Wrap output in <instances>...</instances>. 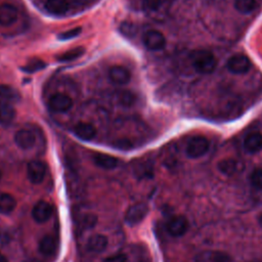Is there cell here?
Returning <instances> with one entry per match:
<instances>
[{
  "instance_id": "ba28073f",
  "label": "cell",
  "mask_w": 262,
  "mask_h": 262,
  "mask_svg": "<svg viewBox=\"0 0 262 262\" xmlns=\"http://www.w3.org/2000/svg\"><path fill=\"white\" fill-rule=\"evenodd\" d=\"M229 254L222 251H203L194 257V262H231Z\"/></svg>"
},
{
  "instance_id": "277c9868",
  "label": "cell",
  "mask_w": 262,
  "mask_h": 262,
  "mask_svg": "<svg viewBox=\"0 0 262 262\" xmlns=\"http://www.w3.org/2000/svg\"><path fill=\"white\" fill-rule=\"evenodd\" d=\"M148 207L143 203H138L130 206L125 213V222L128 225H136L140 223L147 215Z\"/></svg>"
},
{
  "instance_id": "44dd1931",
  "label": "cell",
  "mask_w": 262,
  "mask_h": 262,
  "mask_svg": "<svg viewBox=\"0 0 262 262\" xmlns=\"http://www.w3.org/2000/svg\"><path fill=\"white\" fill-rule=\"evenodd\" d=\"M15 117V111L13 106L7 101L0 102V123L2 125H9Z\"/></svg>"
},
{
  "instance_id": "cb8c5ba5",
  "label": "cell",
  "mask_w": 262,
  "mask_h": 262,
  "mask_svg": "<svg viewBox=\"0 0 262 262\" xmlns=\"http://www.w3.org/2000/svg\"><path fill=\"white\" fill-rule=\"evenodd\" d=\"M84 48L83 47H77L73 48L69 51H66L64 53L56 56V59L60 62H67V61H72L78 57H80L84 53Z\"/></svg>"
},
{
  "instance_id": "836d02e7",
  "label": "cell",
  "mask_w": 262,
  "mask_h": 262,
  "mask_svg": "<svg viewBox=\"0 0 262 262\" xmlns=\"http://www.w3.org/2000/svg\"><path fill=\"white\" fill-rule=\"evenodd\" d=\"M9 242V236L3 232H0V247L5 246Z\"/></svg>"
},
{
  "instance_id": "603a6c76",
  "label": "cell",
  "mask_w": 262,
  "mask_h": 262,
  "mask_svg": "<svg viewBox=\"0 0 262 262\" xmlns=\"http://www.w3.org/2000/svg\"><path fill=\"white\" fill-rule=\"evenodd\" d=\"M0 98L4 101H16L19 99V95L13 87L0 84Z\"/></svg>"
},
{
  "instance_id": "ac0fdd59",
  "label": "cell",
  "mask_w": 262,
  "mask_h": 262,
  "mask_svg": "<svg viewBox=\"0 0 262 262\" xmlns=\"http://www.w3.org/2000/svg\"><path fill=\"white\" fill-rule=\"evenodd\" d=\"M92 160H93V163L97 167L102 168V169H106V170L114 169L118 166V159L113 157V156L106 155V154L97 152V154L93 155Z\"/></svg>"
},
{
  "instance_id": "7402d4cb",
  "label": "cell",
  "mask_w": 262,
  "mask_h": 262,
  "mask_svg": "<svg viewBox=\"0 0 262 262\" xmlns=\"http://www.w3.org/2000/svg\"><path fill=\"white\" fill-rule=\"evenodd\" d=\"M16 207V201L14 196L10 193L0 194V213L3 215H8L14 211Z\"/></svg>"
},
{
  "instance_id": "30bf717a",
  "label": "cell",
  "mask_w": 262,
  "mask_h": 262,
  "mask_svg": "<svg viewBox=\"0 0 262 262\" xmlns=\"http://www.w3.org/2000/svg\"><path fill=\"white\" fill-rule=\"evenodd\" d=\"M52 215V207L45 201H39L32 210L33 219L38 223L46 222Z\"/></svg>"
},
{
  "instance_id": "52a82bcc",
  "label": "cell",
  "mask_w": 262,
  "mask_h": 262,
  "mask_svg": "<svg viewBox=\"0 0 262 262\" xmlns=\"http://www.w3.org/2000/svg\"><path fill=\"white\" fill-rule=\"evenodd\" d=\"M143 43L147 49L159 51L166 46V38L161 32L150 30L143 35Z\"/></svg>"
},
{
  "instance_id": "7c38bea8",
  "label": "cell",
  "mask_w": 262,
  "mask_h": 262,
  "mask_svg": "<svg viewBox=\"0 0 262 262\" xmlns=\"http://www.w3.org/2000/svg\"><path fill=\"white\" fill-rule=\"evenodd\" d=\"M244 148L249 154H256L262 149V133L250 132L244 139Z\"/></svg>"
},
{
  "instance_id": "484cf974",
  "label": "cell",
  "mask_w": 262,
  "mask_h": 262,
  "mask_svg": "<svg viewBox=\"0 0 262 262\" xmlns=\"http://www.w3.org/2000/svg\"><path fill=\"white\" fill-rule=\"evenodd\" d=\"M250 183L255 189L262 190V168H257L251 173Z\"/></svg>"
},
{
  "instance_id": "8fae6325",
  "label": "cell",
  "mask_w": 262,
  "mask_h": 262,
  "mask_svg": "<svg viewBox=\"0 0 262 262\" xmlns=\"http://www.w3.org/2000/svg\"><path fill=\"white\" fill-rule=\"evenodd\" d=\"M108 77L117 85H125L131 79L130 71L122 66H114L108 71Z\"/></svg>"
},
{
  "instance_id": "5b68a950",
  "label": "cell",
  "mask_w": 262,
  "mask_h": 262,
  "mask_svg": "<svg viewBox=\"0 0 262 262\" xmlns=\"http://www.w3.org/2000/svg\"><path fill=\"white\" fill-rule=\"evenodd\" d=\"M27 175L33 184L41 183L46 175V165L39 160L31 161L27 166Z\"/></svg>"
},
{
  "instance_id": "2e32d148",
  "label": "cell",
  "mask_w": 262,
  "mask_h": 262,
  "mask_svg": "<svg viewBox=\"0 0 262 262\" xmlns=\"http://www.w3.org/2000/svg\"><path fill=\"white\" fill-rule=\"evenodd\" d=\"M107 244H108V241L105 235L96 233V234L91 235L88 238V241L86 243V248L89 252L101 253L106 249Z\"/></svg>"
},
{
  "instance_id": "3957f363",
  "label": "cell",
  "mask_w": 262,
  "mask_h": 262,
  "mask_svg": "<svg viewBox=\"0 0 262 262\" xmlns=\"http://www.w3.org/2000/svg\"><path fill=\"white\" fill-rule=\"evenodd\" d=\"M252 67L251 60L248 56L244 54H234L230 56L226 61L227 70L235 75L246 74L250 71Z\"/></svg>"
},
{
  "instance_id": "d590c367",
  "label": "cell",
  "mask_w": 262,
  "mask_h": 262,
  "mask_svg": "<svg viewBox=\"0 0 262 262\" xmlns=\"http://www.w3.org/2000/svg\"><path fill=\"white\" fill-rule=\"evenodd\" d=\"M0 179H1V172H0Z\"/></svg>"
},
{
  "instance_id": "e0dca14e",
  "label": "cell",
  "mask_w": 262,
  "mask_h": 262,
  "mask_svg": "<svg viewBox=\"0 0 262 262\" xmlns=\"http://www.w3.org/2000/svg\"><path fill=\"white\" fill-rule=\"evenodd\" d=\"M57 239L53 235H45L39 242V252L44 256H52L57 250Z\"/></svg>"
},
{
  "instance_id": "f1b7e54d",
  "label": "cell",
  "mask_w": 262,
  "mask_h": 262,
  "mask_svg": "<svg viewBox=\"0 0 262 262\" xmlns=\"http://www.w3.org/2000/svg\"><path fill=\"white\" fill-rule=\"evenodd\" d=\"M96 222H97V217L94 214H87L82 217L80 223L84 229H90L96 225Z\"/></svg>"
},
{
  "instance_id": "83f0119b",
  "label": "cell",
  "mask_w": 262,
  "mask_h": 262,
  "mask_svg": "<svg viewBox=\"0 0 262 262\" xmlns=\"http://www.w3.org/2000/svg\"><path fill=\"white\" fill-rule=\"evenodd\" d=\"M45 66H46V63L43 60H41V59H34V60H30L26 66H24L21 68V70L25 71V72H28V73H34V72L40 71Z\"/></svg>"
},
{
  "instance_id": "d6986e66",
  "label": "cell",
  "mask_w": 262,
  "mask_h": 262,
  "mask_svg": "<svg viewBox=\"0 0 262 262\" xmlns=\"http://www.w3.org/2000/svg\"><path fill=\"white\" fill-rule=\"evenodd\" d=\"M68 0H46L45 9L52 14H63L69 10Z\"/></svg>"
},
{
  "instance_id": "e575fe53",
  "label": "cell",
  "mask_w": 262,
  "mask_h": 262,
  "mask_svg": "<svg viewBox=\"0 0 262 262\" xmlns=\"http://www.w3.org/2000/svg\"><path fill=\"white\" fill-rule=\"evenodd\" d=\"M0 262H7L6 257L4 255H2L1 253H0Z\"/></svg>"
},
{
  "instance_id": "ffe728a7",
  "label": "cell",
  "mask_w": 262,
  "mask_h": 262,
  "mask_svg": "<svg viewBox=\"0 0 262 262\" xmlns=\"http://www.w3.org/2000/svg\"><path fill=\"white\" fill-rule=\"evenodd\" d=\"M217 168L222 174L231 176L238 172L239 163L234 159H223V160L219 161Z\"/></svg>"
},
{
  "instance_id": "9a60e30c",
  "label": "cell",
  "mask_w": 262,
  "mask_h": 262,
  "mask_svg": "<svg viewBox=\"0 0 262 262\" xmlns=\"http://www.w3.org/2000/svg\"><path fill=\"white\" fill-rule=\"evenodd\" d=\"M17 9L15 6L4 3L0 5V25L1 26H10L12 25L17 18Z\"/></svg>"
},
{
  "instance_id": "4316f807",
  "label": "cell",
  "mask_w": 262,
  "mask_h": 262,
  "mask_svg": "<svg viewBox=\"0 0 262 262\" xmlns=\"http://www.w3.org/2000/svg\"><path fill=\"white\" fill-rule=\"evenodd\" d=\"M117 98H118L119 103H121L125 106H130L131 104H133V102L135 100L133 93H131L130 91H126V90L118 92Z\"/></svg>"
},
{
  "instance_id": "4fadbf2b",
  "label": "cell",
  "mask_w": 262,
  "mask_h": 262,
  "mask_svg": "<svg viewBox=\"0 0 262 262\" xmlns=\"http://www.w3.org/2000/svg\"><path fill=\"white\" fill-rule=\"evenodd\" d=\"M14 142L21 149H30L35 145L36 138L31 131L27 129H21L15 132Z\"/></svg>"
},
{
  "instance_id": "9c48e42d",
  "label": "cell",
  "mask_w": 262,
  "mask_h": 262,
  "mask_svg": "<svg viewBox=\"0 0 262 262\" xmlns=\"http://www.w3.org/2000/svg\"><path fill=\"white\" fill-rule=\"evenodd\" d=\"M48 105L53 112L62 113L69 111L73 106V100L70 96L63 93H56L50 97Z\"/></svg>"
},
{
  "instance_id": "5bb4252c",
  "label": "cell",
  "mask_w": 262,
  "mask_h": 262,
  "mask_svg": "<svg viewBox=\"0 0 262 262\" xmlns=\"http://www.w3.org/2000/svg\"><path fill=\"white\" fill-rule=\"evenodd\" d=\"M73 132L78 138L85 141L93 139L96 135L95 127L87 122H80L76 124L73 128Z\"/></svg>"
},
{
  "instance_id": "8992f818",
  "label": "cell",
  "mask_w": 262,
  "mask_h": 262,
  "mask_svg": "<svg viewBox=\"0 0 262 262\" xmlns=\"http://www.w3.org/2000/svg\"><path fill=\"white\" fill-rule=\"evenodd\" d=\"M166 229L168 233L174 237L182 236L188 229V221L184 216H173L168 220Z\"/></svg>"
},
{
  "instance_id": "1f68e13d",
  "label": "cell",
  "mask_w": 262,
  "mask_h": 262,
  "mask_svg": "<svg viewBox=\"0 0 262 262\" xmlns=\"http://www.w3.org/2000/svg\"><path fill=\"white\" fill-rule=\"evenodd\" d=\"M102 262H127V257L124 254H116L103 259Z\"/></svg>"
},
{
  "instance_id": "d4e9b609",
  "label": "cell",
  "mask_w": 262,
  "mask_h": 262,
  "mask_svg": "<svg viewBox=\"0 0 262 262\" xmlns=\"http://www.w3.org/2000/svg\"><path fill=\"white\" fill-rule=\"evenodd\" d=\"M256 0H234V8L241 13H250L256 7Z\"/></svg>"
},
{
  "instance_id": "6da1fadb",
  "label": "cell",
  "mask_w": 262,
  "mask_h": 262,
  "mask_svg": "<svg viewBox=\"0 0 262 262\" xmlns=\"http://www.w3.org/2000/svg\"><path fill=\"white\" fill-rule=\"evenodd\" d=\"M189 59L193 70L199 74H211L217 67V59L215 55L206 49L193 50L189 55Z\"/></svg>"
},
{
  "instance_id": "7a4b0ae2",
  "label": "cell",
  "mask_w": 262,
  "mask_h": 262,
  "mask_svg": "<svg viewBox=\"0 0 262 262\" xmlns=\"http://www.w3.org/2000/svg\"><path fill=\"white\" fill-rule=\"evenodd\" d=\"M209 140L205 136H192L186 143L185 154L190 159H198L206 155L209 150Z\"/></svg>"
},
{
  "instance_id": "4dcf8cb0",
  "label": "cell",
  "mask_w": 262,
  "mask_h": 262,
  "mask_svg": "<svg viewBox=\"0 0 262 262\" xmlns=\"http://www.w3.org/2000/svg\"><path fill=\"white\" fill-rule=\"evenodd\" d=\"M82 29L80 27L78 28H74V29H71V30H68L66 32H62L58 35V39L60 40H69V39H72V38H75L77 37L80 33H81Z\"/></svg>"
},
{
  "instance_id": "f546056e",
  "label": "cell",
  "mask_w": 262,
  "mask_h": 262,
  "mask_svg": "<svg viewBox=\"0 0 262 262\" xmlns=\"http://www.w3.org/2000/svg\"><path fill=\"white\" fill-rule=\"evenodd\" d=\"M164 0H144V8L149 12L158 11L163 7Z\"/></svg>"
},
{
  "instance_id": "d6a6232c",
  "label": "cell",
  "mask_w": 262,
  "mask_h": 262,
  "mask_svg": "<svg viewBox=\"0 0 262 262\" xmlns=\"http://www.w3.org/2000/svg\"><path fill=\"white\" fill-rule=\"evenodd\" d=\"M115 146L120 149H130L132 147V143L128 139H119L115 142Z\"/></svg>"
}]
</instances>
